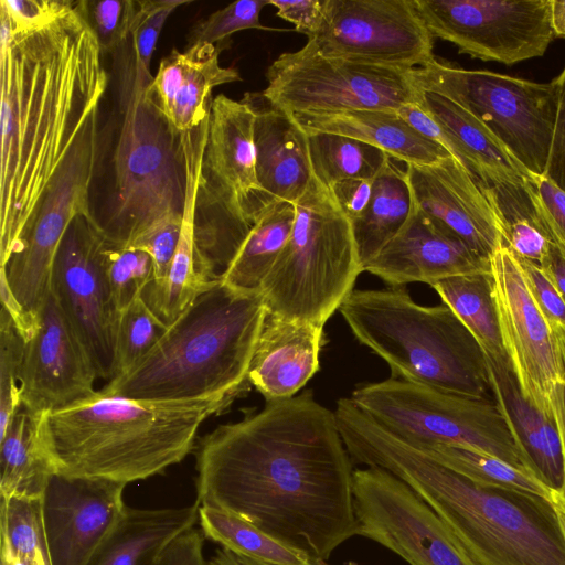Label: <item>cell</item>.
<instances>
[{
  "instance_id": "1",
  "label": "cell",
  "mask_w": 565,
  "mask_h": 565,
  "mask_svg": "<svg viewBox=\"0 0 565 565\" xmlns=\"http://www.w3.org/2000/svg\"><path fill=\"white\" fill-rule=\"evenodd\" d=\"M196 502L233 514L312 561L358 535L351 457L334 412L310 391L266 402L196 447Z\"/></svg>"
},
{
  "instance_id": "2",
  "label": "cell",
  "mask_w": 565,
  "mask_h": 565,
  "mask_svg": "<svg viewBox=\"0 0 565 565\" xmlns=\"http://www.w3.org/2000/svg\"><path fill=\"white\" fill-rule=\"evenodd\" d=\"M79 1L51 24L14 32L0 9V260L17 252L108 75Z\"/></svg>"
},
{
  "instance_id": "3",
  "label": "cell",
  "mask_w": 565,
  "mask_h": 565,
  "mask_svg": "<svg viewBox=\"0 0 565 565\" xmlns=\"http://www.w3.org/2000/svg\"><path fill=\"white\" fill-rule=\"evenodd\" d=\"M340 435L352 459L390 471L449 527L478 565H565L558 509L546 499L482 487L341 398Z\"/></svg>"
},
{
  "instance_id": "4",
  "label": "cell",
  "mask_w": 565,
  "mask_h": 565,
  "mask_svg": "<svg viewBox=\"0 0 565 565\" xmlns=\"http://www.w3.org/2000/svg\"><path fill=\"white\" fill-rule=\"evenodd\" d=\"M234 398L137 399L97 391L40 417L55 473L122 484L163 473L195 447L200 426Z\"/></svg>"
},
{
  "instance_id": "5",
  "label": "cell",
  "mask_w": 565,
  "mask_h": 565,
  "mask_svg": "<svg viewBox=\"0 0 565 565\" xmlns=\"http://www.w3.org/2000/svg\"><path fill=\"white\" fill-rule=\"evenodd\" d=\"M266 316L260 291H238L218 279L132 369L100 391L151 401L235 399L250 386L248 370Z\"/></svg>"
},
{
  "instance_id": "6",
  "label": "cell",
  "mask_w": 565,
  "mask_h": 565,
  "mask_svg": "<svg viewBox=\"0 0 565 565\" xmlns=\"http://www.w3.org/2000/svg\"><path fill=\"white\" fill-rule=\"evenodd\" d=\"M339 311L354 337L388 364L392 377L493 399L484 352L444 302L418 305L404 287L354 289Z\"/></svg>"
},
{
  "instance_id": "7",
  "label": "cell",
  "mask_w": 565,
  "mask_h": 565,
  "mask_svg": "<svg viewBox=\"0 0 565 565\" xmlns=\"http://www.w3.org/2000/svg\"><path fill=\"white\" fill-rule=\"evenodd\" d=\"M152 77L135 63L134 54L122 61L114 202L98 223L107 244L117 248L130 247L161 222L183 214L180 135L148 92Z\"/></svg>"
},
{
  "instance_id": "8",
  "label": "cell",
  "mask_w": 565,
  "mask_h": 565,
  "mask_svg": "<svg viewBox=\"0 0 565 565\" xmlns=\"http://www.w3.org/2000/svg\"><path fill=\"white\" fill-rule=\"evenodd\" d=\"M295 206L291 235L260 292L267 315L324 327L363 271L352 224L315 175Z\"/></svg>"
},
{
  "instance_id": "9",
  "label": "cell",
  "mask_w": 565,
  "mask_h": 565,
  "mask_svg": "<svg viewBox=\"0 0 565 565\" xmlns=\"http://www.w3.org/2000/svg\"><path fill=\"white\" fill-rule=\"evenodd\" d=\"M350 398L376 423L412 445L469 447L534 475L494 399L394 377L361 385Z\"/></svg>"
},
{
  "instance_id": "10",
  "label": "cell",
  "mask_w": 565,
  "mask_h": 565,
  "mask_svg": "<svg viewBox=\"0 0 565 565\" xmlns=\"http://www.w3.org/2000/svg\"><path fill=\"white\" fill-rule=\"evenodd\" d=\"M409 73L419 89L451 99L481 121L531 175H544L557 111L554 81L465 70L436 57Z\"/></svg>"
},
{
  "instance_id": "11",
  "label": "cell",
  "mask_w": 565,
  "mask_h": 565,
  "mask_svg": "<svg viewBox=\"0 0 565 565\" xmlns=\"http://www.w3.org/2000/svg\"><path fill=\"white\" fill-rule=\"evenodd\" d=\"M411 71V70H409ZM409 71L327 57L307 43L267 68L263 93L289 111L394 110L419 103Z\"/></svg>"
},
{
  "instance_id": "12",
  "label": "cell",
  "mask_w": 565,
  "mask_h": 565,
  "mask_svg": "<svg viewBox=\"0 0 565 565\" xmlns=\"http://www.w3.org/2000/svg\"><path fill=\"white\" fill-rule=\"evenodd\" d=\"M98 111L81 128L19 248L0 268V277L32 321L50 292L53 264L70 225L78 216H93L89 189L97 161Z\"/></svg>"
},
{
  "instance_id": "13",
  "label": "cell",
  "mask_w": 565,
  "mask_h": 565,
  "mask_svg": "<svg viewBox=\"0 0 565 565\" xmlns=\"http://www.w3.org/2000/svg\"><path fill=\"white\" fill-rule=\"evenodd\" d=\"M434 38L507 65L542 56L555 38L551 0H413Z\"/></svg>"
},
{
  "instance_id": "14",
  "label": "cell",
  "mask_w": 565,
  "mask_h": 565,
  "mask_svg": "<svg viewBox=\"0 0 565 565\" xmlns=\"http://www.w3.org/2000/svg\"><path fill=\"white\" fill-rule=\"evenodd\" d=\"M353 498L358 535L409 565H478L440 518L390 471L354 470Z\"/></svg>"
},
{
  "instance_id": "15",
  "label": "cell",
  "mask_w": 565,
  "mask_h": 565,
  "mask_svg": "<svg viewBox=\"0 0 565 565\" xmlns=\"http://www.w3.org/2000/svg\"><path fill=\"white\" fill-rule=\"evenodd\" d=\"M308 41L327 57L405 71L435 58L434 36L413 0H326Z\"/></svg>"
},
{
  "instance_id": "16",
  "label": "cell",
  "mask_w": 565,
  "mask_h": 565,
  "mask_svg": "<svg viewBox=\"0 0 565 565\" xmlns=\"http://www.w3.org/2000/svg\"><path fill=\"white\" fill-rule=\"evenodd\" d=\"M107 247L94 215L76 217L57 250L50 290L87 351L98 379L110 381L118 313L107 279Z\"/></svg>"
},
{
  "instance_id": "17",
  "label": "cell",
  "mask_w": 565,
  "mask_h": 565,
  "mask_svg": "<svg viewBox=\"0 0 565 565\" xmlns=\"http://www.w3.org/2000/svg\"><path fill=\"white\" fill-rule=\"evenodd\" d=\"M490 276L502 345L523 397L554 420L552 399L564 385L554 334L505 242L490 256Z\"/></svg>"
},
{
  "instance_id": "18",
  "label": "cell",
  "mask_w": 565,
  "mask_h": 565,
  "mask_svg": "<svg viewBox=\"0 0 565 565\" xmlns=\"http://www.w3.org/2000/svg\"><path fill=\"white\" fill-rule=\"evenodd\" d=\"M254 124L255 114L243 99L220 94L212 100L199 193L207 217L252 224L270 202L257 180Z\"/></svg>"
},
{
  "instance_id": "19",
  "label": "cell",
  "mask_w": 565,
  "mask_h": 565,
  "mask_svg": "<svg viewBox=\"0 0 565 565\" xmlns=\"http://www.w3.org/2000/svg\"><path fill=\"white\" fill-rule=\"evenodd\" d=\"M95 366L51 290L38 312V326L24 341L20 367L22 408L34 416L77 404L97 391Z\"/></svg>"
},
{
  "instance_id": "20",
  "label": "cell",
  "mask_w": 565,
  "mask_h": 565,
  "mask_svg": "<svg viewBox=\"0 0 565 565\" xmlns=\"http://www.w3.org/2000/svg\"><path fill=\"white\" fill-rule=\"evenodd\" d=\"M126 484L54 473L41 498L52 565H89L124 514Z\"/></svg>"
},
{
  "instance_id": "21",
  "label": "cell",
  "mask_w": 565,
  "mask_h": 565,
  "mask_svg": "<svg viewBox=\"0 0 565 565\" xmlns=\"http://www.w3.org/2000/svg\"><path fill=\"white\" fill-rule=\"evenodd\" d=\"M363 271L377 276L391 287L409 282L431 287L455 276L490 273V259L477 254L413 202L402 230Z\"/></svg>"
},
{
  "instance_id": "22",
  "label": "cell",
  "mask_w": 565,
  "mask_h": 565,
  "mask_svg": "<svg viewBox=\"0 0 565 565\" xmlns=\"http://www.w3.org/2000/svg\"><path fill=\"white\" fill-rule=\"evenodd\" d=\"M405 169L413 202L490 259L504 236L477 180L454 157L429 166L405 164Z\"/></svg>"
},
{
  "instance_id": "23",
  "label": "cell",
  "mask_w": 565,
  "mask_h": 565,
  "mask_svg": "<svg viewBox=\"0 0 565 565\" xmlns=\"http://www.w3.org/2000/svg\"><path fill=\"white\" fill-rule=\"evenodd\" d=\"M242 99L255 114L256 173L264 196L296 203L313 177L308 134L263 92L245 93Z\"/></svg>"
},
{
  "instance_id": "24",
  "label": "cell",
  "mask_w": 565,
  "mask_h": 565,
  "mask_svg": "<svg viewBox=\"0 0 565 565\" xmlns=\"http://www.w3.org/2000/svg\"><path fill=\"white\" fill-rule=\"evenodd\" d=\"M220 52L221 47L205 43L183 52L173 49L148 85L157 107L179 135L196 129L210 116L213 88L242 81L237 70L221 66Z\"/></svg>"
},
{
  "instance_id": "25",
  "label": "cell",
  "mask_w": 565,
  "mask_h": 565,
  "mask_svg": "<svg viewBox=\"0 0 565 565\" xmlns=\"http://www.w3.org/2000/svg\"><path fill=\"white\" fill-rule=\"evenodd\" d=\"M206 137L205 127L180 135L185 186L180 239L164 279L158 284L150 282L142 292L145 301L166 324L177 319L200 294L216 281L207 280L200 271L195 248L198 200Z\"/></svg>"
},
{
  "instance_id": "26",
  "label": "cell",
  "mask_w": 565,
  "mask_h": 565,
  "mask_svg": "<svg viewBox=\"0 0 565 565\" xmlns=\"http://www.w3.org/2000/svg\"><path fill=\"white\" fill-rule=\"evenodd\" d=\"M323 327L266 316L247 380L266 399L296 395L319 370Z\"/></svg>"
},
{
  "instance_id": "27",
  "label": "cell",
  "mask_w": 565,
  "mask_h": 565,
  "mask_svg": "<svg viewBox=\"0 0 565 565\" xmlns=\"http://www.w3.org/2000/svg\"><path fill=\"white\" fill-rule=\"evenodd\" d=\"M486 364L493 399L518 448L556 498L564 483V460L555 422L523 397L507 356L486 355Z\"/></svg>"
},
{
  "instance_id": "28",
  "label": "cell",
  "mask_w": 565,
  "mask_h": 565,
  "mask_svg": "<svg viewBox=\"0 0 565 565\" xmlns=\"http://www.w3.org/2000/svg\"><path fill=\"white\" fill-rule=\"evenodd\" d=\"M307 132L342 135L372 145L404 164L429 166L452 157L412 129L394 110L348 109L291 114Z\"/></svg>"
},
{
  "instance_id": "29",
  "label": "cell",
  "mask_w": 565,
  "mask_h": 565,
  "mask_svg": "<svg viewBox=\"0 0 565 565\" xmlns=\"http://www.w3.org/2000/svg\"><path fill=\"white\" fill-rule=\"evenodd\" d=\"M418 105L439 124L449 152L477 181L531 178L481 121L451 99L422 89Z\"/></svg>"
},
{
  "instance_id": "30",
  "label": "cell",
  "mask_w": 565,
  "mask_h": 565,
  "mask_svg": "<svg viewBox=\"0 0 565 565\" xmlns=\"http://www.w3.org/2000/svg\"><path fill=\"white\" fill-rule=\"evenodd\" d=\"M199 508L198 502L161 509L127 505L89 565H158L170 543L199 522Z\"/></svg>"
},
{
  "instance_id": "31",
  "label": "cell",
  "mask_w": 565,
  "mask_h": 565,
  "mask_svg": "<svg viewBox=\"0 0 565 565\" xmlns=\"http://www.w3.org/2000/svg\"><path fill=\"white\" fill-rule=\"evenodd\" d=\"M295 216V203L273 200L264 205L221 280L238 291H260L291 235Z\"/></svg>"
},
{
  "instance_id": "32",
  "label": "cell",
  "mask_w": 565,
  "mask_h": 565,
  "mask_svg": "<svg viewBox=\"0 0 565 565\" xmlns=\"http://www.w3.org/2000/svg\"><path fill=\"white\" fill-rule=\"evenodd\" d=\"M477 182L500 222L507 246L516 258L543 266L553 243L531 178Z\"/></svg>"
},
{
  "instance_id": "33",
  "label": "cell",
  "mask_w": 565,
  "mask_h": 565,
  "mask_svg": "<svg viewBox=\"0 0 565 565\" xmlns=\"http://www.w3.org/2000/svg\"><path fill=\"white\" fill-rule=\"evenodd\" d=\"M390 157L373 183L372 196L363 214L351 221L362 266L373 260L397 235L412 211V193L405 164Z\"/></svg>"
},
{
  "instance_id": "34",
  "label": "cell",
  "mask_w": 565,
  "mask_h": 565,
  "mask_svg": "<svg viewBox=\"0 0 565 565\" xmlns=\"http://www.w3.org/2000/svg\"><path fill=\"white\" fill-rule=\"evenodd\" d=\"M40 417L21 407L0 435V495L41 499L55 473L41 439Z\"/></svg>"
},
{
  "instance_id": "35",
  "label": "cell",
  "mask_w": 565,
  "mask_h": 565,
  "mask_svg": "<svg viewBox=\"0 0 565 565\" xmlns=\"http://www.w3.org/2000/svg\"><path fill=\"white\" fill-rule=\"evenodd\" d=\"M475 337L486 355L507 356L490 273L455 276L431 286Z\"/></svg>"
},
{
  "instance_id": "36",
  "label": "cell",
  "mask_w": 565,
  "mask_h": 565,
  "mask_svg": "<svg viewBox=\"0 0 565 565\" xmlns=\"http://www.w3.org/2000/svg\"><path fill=\"white\" fill-rule=\"evenodd\" d=\"M414 446L473 483L536 495L548 500L556 507L555 493L537 477L495 456L456 445L424 444Z\"/></svg>"
},
{
  "instance_id": "37",
  "label": "cell",
  "mask_w": 565,
  "mask_h": 565,
  "mask_svg": "<svg viewBox=\"0 0 565 565\" xmlns=\"http://www.w3.org/2000/svg\"><path fill=\"white\" fill-rule=\"evenodd\" d=\"M198 523L206 539L236 556L270 565H308L312 561L253 524L214 508L200 505Z\"/></svg>"
},
{
  "instance_id": "38",
  "label": "cell",
  "mask_w": 565,
  "mask_h": 565,
  "mask_svg": "<svg viewBox=\"0 0 565 565\" xmlns=\"http://www.w3.org/2000/svg\"><path fill=\"white\" fill-rule=\"evenodd\" d=\"M308 148L315 178L329 188L344 180L376 178L390 158L372 145L335 134H308Z\"/></svg>"
},
{
  "instance_id": "39",
  "label": "cell",
  "mask_w": 565,
  "mask_h": 565,
  "mask_svg": "<svg viewBox=\"0 0 565 565\" xmlns=\"http://www.w3.org/2000/svg\"><path fill=\"white\" fill-rule=\"evenodd\" d=\"M0 540L30 565H52L41 499L0 495Z\"/></svg>"
},
{
  "instance_id": "40",
  "label": "cell",
  "mask_w": 565,
  "mask_h": 565,
  "mask_svg": "<svg viewBox=\"0 0 565 565\" xmlns=\"http://www.w3.org/2000/svg\"><path fill=\"white\" fill-rule=\"evenodd\" d=\"M167 326L142 295L120 311L116 324L113 379L132 369L156 344Z\"/></svg>"
},
{
  "instance_id": "41",
  "label": "cell",
  "mask_w": 565,
  "mask_h": 565,
  "mask_svg": "<svg viewBox=\"0 0 565 565\" xmlns=\"http://www.w3.org/2000/svg\"><path fill=\"white\" fill-rule=\"evenodd\" d=\"M106 265L113 305L119 313L141 296L153 280V262L150 255L141 249L108 245Z\"/></svg>"
},
{
  "instance_id": "42",
  "label": "cell",
  "mask_w": 565,
  "mask_h": 565,
  "mask_svg": "<svg viewBox=\"0 0 565 565\" xmlns=\"http://www.w3.org/2000/svg\"><path fill=\"white\" fill-rule=\"evenodd\" d=\"M24 339L4 309L0 318V435L22 407L20 398V367Z\"/></svg>"
},
{
  "instance_id": "43",
  "label": "cell",
  "mask_w": 565,
  "mask_h": 565,
  "mask_svg": "<svg viewBox=\"0 0 565 565\" xmlns=\"http://www.w3.org/2000/svg\"><path fill=\"white\" fill-rule=\"evenodd\" d=\"M79 4L103 53L116 51L130 38L138 0H81Z\"/></svg>"
},
{
  "instance_id": "44",
  "label": "cell",
  "mask_w": 565,
  "mask_h": 565,
  "mask_svg": "<svg viewBox=\"0 0 565 565\" xmlns=\"http://www.w3.org/2000/svg\"><path fill=\"white\" fill-rule=\"evenodd\" d=\"M265 6H268V0H241L213 12L192 29L189 44L216 45L242 30L267 29L259 20Z\"/></svg>"
},
{
  "instance_id": "45",
  "label": "cell",
  "mask_w": 565,
  "mask_h": 565,
  "mask_svg": "<svg viewBox=\"0 0 565 565\" xmlns=\"http://www.w3.org/2000/svg\"><path fill=\"white\" fill-rule=\"evenodd\" d=\"M190 0H138V10L131 30L135 63L150 70L157 41L171 13Z\"/></svg>"
},
{
  "instance_id": "46",
  "label": "cell",
  "mask_w": 565,
  "mask_h": 565,
  "mask_svg": "<svg viewBox=\"0 0 565 565\" xmlns=\"http://www.w3.org/2000/svg\"><path fill=\"white\" fill-rule=\"evenodd\" d=\"M74 1L70 0H0L14 32H32L54 22L67 12Z\"/></svg>"
},
{
  "instance_id": "47",
  "label": "cell",
  "mask_w": 565,
  "mask_h": 565,
  "mask_svg": "<svg viewBox=\"0 0 565 565\" xmlns=\"http://www.w3.org/2000/svg\"><path fill=\"white\" fill-rule=\"evenodd\" d=\"M182 217L166 220L140 236L130 247L150 255L154 266L153 280L162 281L168 273L180 239Z\"/></svg>"
},
{
  "instance_id": "48",
  "label": "cell",
  "mask_w": 565,
  "mask_h": 565,
  "mask_svg": "<svg viewBox=\"0 0 565 565\" xmlns=\"http://www.w3.org/2000/svg\"><path fill=\"white\" fill-rule=\"evenodd\" d=\"M519 262L531 295L548 324L565 328V302L547 271L532 262Z\"/></svg>"
},
{
  "instance_id": "49",
  "label": "cell",
  "mask_w": 565,
  "mask_h": 565,
  "mask_svg": "<svg viewBox=\"0 0 565 565\" xmlns=\"http://www.w3.org/2000/svg\"><path fill=\"white\" fill-rule=\"evenodd\" d=\"M531 183L551 242L565 256V192L544 175H532Z\"/></svg>"
},
{
  "instance_id": "50",
  "label": "cell",
  "mask_w": 565,
  "mask_h": 565,
  "mask_svg": "<svg viewBox=\"0 0 565 565\" xmlns=\"http://www.w3.org/2000/svg\"><path fill=\"white\" fill-rule=\"evenodd\" d=\"M553 81L557 89V111L544 177L565 192V66Z\"/></svg>"
},
{
  "instance_id": "51",
  "label": "cell",
  "mask_w": 565,
  "mask_h": 565,
  "mask_svg": "<svg viewBox=\"0 0 565 565\" xmlns=\"http://www.w3.org/2000/svg\"><path fill=\"white\" fill-rule=\"evenodd\" d=\"M277 9L276 14L295 25V30L311 36L320 28L324 17L326 0H268Z\"/></svg>"
},
{
  "instance_id": "52",
  "label": "cell",
  "mask_w": 565,
  "mask_h": 565,
  "mask_svg": "<svg viewBox=\"0 0 565 565\" xmlns=\"http://www.w3.org/2000/svg\"><path fill=\"white\" fill-rule=\"evenodd\" d=\"M204 539L200 527L186 530L170 543L158 565H209L203 552Z\"/></svg>"
},
{
  "instance_id": "53",
  "label": "cell",
  "mask_w": 565,
  "mask_h": 565,
  "mask_svg": "<svg viewBox=\"0 0 565 565\" xmlns=\"http://www.w3.org/2000/svg\"><path fill=\"white\" fill-rule=\"evenodd\" d=\"M374 180L375 178L350 179L330 188L340 209L350 221L360 217L369 205Z\"/></svg>"
},
{
  "instance_id": "54",
  "label": "cell",
  "mask_w": 565,
  "mask_h": 565,
  "mask_svg": "<svg viewBox=\"0 0 565 565\" xmlns=\"http://www.w3.org/2000/svg\"><path fill=\"white\" fill-rule=\"evenodd\" d=\"M396 113L412 129L424 138L443 146L449 152L448 141L444 130L418 104H406L398 108Z\"/></svg>"
},
{
  "instance_id": "55",
  "label": "cell",
  "mask_w": 565,
  "mask_h": 565,
  "mask_svg": "<svg viewBox=\"0 0 565 565\" xmlns=\"http://www.w3.org/2000/svg\"><path fill=\"white\" fill-rule=\"evenodd\" d=\"M553 417L559 433L563 460H564V483L556 497V508L565 513V385H559L552 399Z\"/></svg>"
},
{
  "instance_id": "56",
  "label": "cell",
  "mask_w": 565,
  "mask_h": 565,
  "mask_svg": "<svg viewBox=\"0 0 565 565\" xmlns=\"http://www.w3.org/2000/svg\"><path fill=\"white\" fill-rule=\"evenodd\" d=\"M542 267L550 275L565 302V256L554 244L551 245L548 257Z\"/></svg>"
},
{
  "instance_id": "57",
  "label": "cell",
  "mask_w": 565,
  "mask_h": 565,
  "mask_svg": "<svg viewBox=\"0 0 565 565\" xmlns=\"http://www.w3.org/2000/svg\"><path fill=\"white\" fill-rule=\"evenodd\" d=\"M551 18L555 36L565 38V0H551Z\"/></svg>"
},
{
  "instance_id": "58",
  "label": "cell",
  "mask_w": 565,
  "mask_h": 565,
  "mask_svg": "<svg viewBox=\"0 0 565 565\" xmlns=\"http://www.w3.org/2000/svg\"><path fill=\"white\" fill-rule=\"evenodd\" d=\"M551 328H552V331L554 334L556 349H557V353H558V358H559V362H561L563 382L565 385V328L562 326H558V324L553 326Z\"/></svg>"
},
{
  "instance_id": "59",
  "label": "cell",
  "mask_w": 565,
  "mask_h": 565,
  "mask_svg": "<svg viewBox=\"0 0 565 565\" xmlns=\"http://www.w3.org/2000/svg\"><path fill=\"white\" fill-rule=\"evenodd\" d=\"M209 565H239L235 555L225 548H220L209 559Z\"/></svg>"
},
{
  "instance_id": "60",
  "label": "cell",
  "mask_w": 565,
  "mask_h": 565,
  "mask_svg": "<svg viewBox=\"0 0 565 565\" xmlns=\"http://www.w3.org/2000/svg\"><path fill=\"white\" fill-rule=\"evenodd\" d=\"M237 562L239 565H270L263 562H258L248 557L244 556H236ZM308 565H328L324 561H311Z\"/></svg>"
},
{
  "instance_id": "61",
  "label": "cell",
  "mask_w": 565,
  "mask_h": 565,
  "mask_svg": "<svg viewBox=\"0 0 565 565\" xmlns=\"http://www.w3.org/2000/svg\"><path fill=\"white\" fill-rule=\"evenodd\" d=\"M559 514H561V521H562V525H563L564 533H565V513L559 511Z\"/></svg>"
}]
</instances>
